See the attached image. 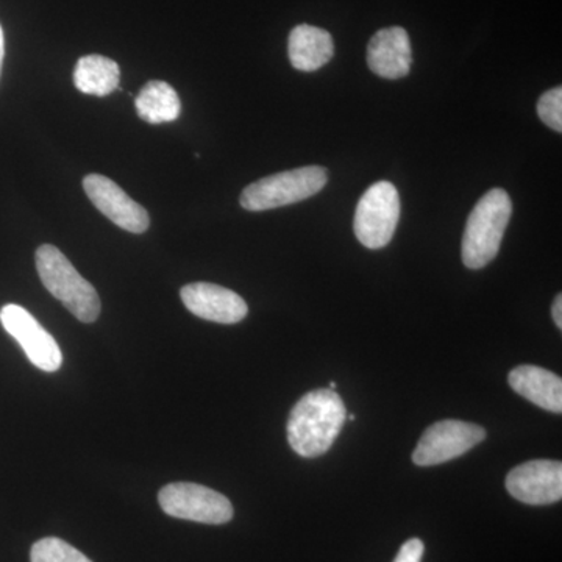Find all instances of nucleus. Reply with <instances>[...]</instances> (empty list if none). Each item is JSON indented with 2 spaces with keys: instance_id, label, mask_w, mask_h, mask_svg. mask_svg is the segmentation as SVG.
<instances>
[{
  "instance_id": "nucleus-1",
  "label": "nucleus",
  "mask_w": 562,
  "mask_h": 562,
  "mask_svg": "<svg viewBox=\"0 0 562 562\" xmlns=\"http://www.w3.org/2000/svg\"><path fill=\"white\" fill-rule=\"evenodd\" d=\"M347 420L341 395L331 390H316L303 395L288 420V441L303 458L327 453Z\"/></svg>"
},
{
  "instance_id": "nucleus-2",
  "label": "nucleus",
  "mask_w": 562,
  "mask_h": 562,
  "mask_svg": "<svg viewBox=\"0 0 562 562\" xmlns=\"http://www.w3.org/2000/svg\"><path fill=\"white\" fill-rule=\"evenodd\" d=\"M512 214V199L502 188H494L476 202L462 236L465 268L482 269L497 257Z\"/></svg>"
},
{
  "instance_id": "nucleus-3",
  "label": "nucleus",
  "mask_w": 562,
  "mask_h": 562,
  "mask_svg": "<svg viewBox=\"0 0 562 562\" xmlns=\"http://www.w3.org/2000/svg\"><path fill=\"white\" fill-rule=\"evenodd\" d=\"M36 269L46 290L83 324H92L101 314V299L72 262L50 244L36 250Z\"/></svg>"
},
{
  "instance_id": "nucleus-4",
  "label": "nucleus",
  "mask_w": 562,
  "mask_h": 562,
  "mask_svg": "<svg viewBox=\"0 0 562 562\" xmlns=\"http://www.w3.org/2000/svg\"><path fill=\"white\" fill-rule=\"evenodd\" d=\"M328 181V171L321 166L292 169L273 173L255 181L243 191L241 206L247 211H268L292 205L313 198L324 190Z\"/></svg>"
},
{
  "instance_id": "nucleus-5",
  "label": "nucleus",
  "mask_w": 562,
  "mask_h": 562,
  "mask_svg": "<svg viewBox=\"0 0 562 562\" xmlns=\"http://www.w3.org/2000/svg\"><path fill=\"white\" fill-rule=\"evenodd\" d=\"M401 195L390 181H379L366 190L355 211L353 231L368 249H383L391 243L401 220Z\"/></svg>"
},
{
  "instance_id": "nucleus-6",
  "label": "nucleus",
  "mask_w": 562,
  "mask_h": 562,
  "mask_svg": "<svg viewBox=\"0 0 562 562\" xmlns=\"http://www.w3.org/2000/svg\"><path fill=\"white\" fill-rule=\"evenodd\" d=\"M162 512L176 519L222 525L233 519V506L225 495L194 483H172L158 494Z\"/></svg>"
},
{
  "instance_id": "nucleus-7",
  "label": "nucleus",
  "mask_w": 562,
  "mask_h": 562,
  "mask_svg": "<svg viewBox=\"0 0 562 562\" xmlns=\"http://www.w3.org/2000/svg\"><path fill=\"white\" fill-rule=\"evenodd\" d=\"M484 439L486 431L479 425L461 420L436 422L422 435L413 461L420 468L442 464L468 453Z\"/></svg>"
},
{
  "instance_id": "nucleus-8",
  "label": "nucleus",
  "mask_w": 562,
  "mask_h": 562,
  "mask_svg": "<svg viewBox=\"0 0 562 562\" xmlns=\"http://www.w3.org/2000/svg\"><path fill=\"white\" fill-rule=\"evenodd\" d=\"M3 328L20 342L33 366L44 372H57L63 364V353L54 336L49 335L27 310L20 305L0 310Z\"/></svg>"
},
{
  "instance_id": "nucleus-9",
  "label": "nucleus",
  "mask_w": 562,
  "mask_h": 562,
  "mask_svg": "<svg viewBox=\"0 0 562 562\" xmlns=\"http://www.w3.org/2000/svg\"><path fill=\"white\" fill-rule=\"evenodd\" d=\"M83 190L95 209L117 227L136 235L149 228L150 217L146 209L133 201L131 195L109 177L90 173L83 179Z\"/></svg>"
},
{
  "instance_id": "nucleus-10",
  "label": "nucleus",
  "mask_w": 562,
  "mask_h": 562,
  "mask_svg": "<svg viewBox=\"0 0 562 562\" xmlns=\"http://www.w3.org/2000/svg\"><path fill=\"white\" fill-rule=\"evenodd\" d=\"M506 490L527 505H552L562 498V464L538 460L517 465L506 476Z\"/></svg>"
},
{
  "instance_id": "nucleus-11",
  "label": "nucleus",
  "mask_w": 562,
  "mask_h": 562,
  "mask_svg": "<svg viewBox=\"0 0 562 562\" xmlns=\"http://www.w3.org/2000/svg\"><path fill=\"white\" fill-rule=\"evenodd\" d=\"M181 301L194 316L216 324H238L249 313L241 295L211 283H191L181 288Z\"/></svg>"
},
{
  "instance_id": "nucleus-12",
  "label": "nucleus",
  "mask_w": 562,
  "mask_h": 562,
  "mask_svg": "<svg viewBox=\"0 0 562 562\" xmlns=\"http://www.w3.org/2000/svg\"><path fill=\"white\" fill-rule=\"evenodd\" d=\"M412 63V43H409V36L405 29H383L369 41V69L382 79H403L408 76Z\"/></svg>"
},
{
  "instance_id": "nucleus-13",
  "label": "nucleus",
  "mask_w": 562,
  "mask_h": 562,
  "mask_svg": "<svg viewBox=\"0 0 562 562\" xmlns=\"http://www.w3.org/2000/svg\"><path fill=\"white\" fill-rule=\"evenodd\" d=\"M508 382L517 394L535 403L539 408L561 414L562 380L557 373L539 366H519L509 373Z\"/></svg>"
},
{
  "instance_id": "nucleus-14",
  "label": "nucleus",
  "mask_w": 562,
  "mask_h": 562,
  "mask_svg": "<svg viewBox=\"0 0 562 562\" xmlns=\"http://www.w3.org/2000/svg\"><path fill=\"white\" fill-rule=\"evenodd\" d=\"M288 54L292 68L302 72H314L327 65L335 55L330 33L310 24L292 29L288 40Z\"/></svg>"
},
{
  "instance_id": "nucleus-15",
  "label": "nucleus",
  "mask_w": 562,
  "mask_h": 562,
  "mask_svg": "<svg viewBox=\"0 0 562 562\" xmlns=\"http://www.w3.org/2000/svg\"><path fill=\"white\" fill-rule=\"evenodd\" d=\"M120 66L103 55H87L77 61L74 85L83 94L109 95L120 88Z\"/></svg>"
},
{
  "instance_id": "nucleus-16",
  "label": "nucleus",
  "mask_w": 562,
  "mask_h": 562,
  "mask_svg": "<svg viewBox=\"0 0 562 562\" xmlns=\"http://www.w3.org/2000/svg\"><path fill=\"white\" fill-rule=\"evenodd\" d=\"M136 113L149 124H166L179 120L181 103L179 94L166 81L151 80L144 85L135 99Z\"/></svg>"
},
{
  "instance_id": "nucleus-17",
  "label": "nucleus",
  "mask_w": 562,
  "mask_h": 562,
  "mask_svg": "<svg viewBox=\"0 0 562 562\" xmlns=\"http://www.w3.org/2000/svg\"><path fill=\"white\" fill-rule=\"evenodd\" d=\"M32 562H92L79 550L58 538H44L33 543Z\"/></svg>"
},
{
  "instance_id": "nucleus-18",
  "label": "nucleus",
  "mask_w": 562,
  "mask_h": 562,
  "mask_svg": "<svg viewBox=\"0 0 562 562\" xmlns=\"http://www.w3.org/2000/svg\"><path fill=\"white\" fill-rule=\"evenodd\" d=\"M539 120L552 128V131L562 132V88H553L541 95L538 102Z\"/></svg>"
},
{
  "instance_id": "nucleus-19",
  "label": "nucleus",
  "mask_w": 562,
  "mask_h": 562,
  "mask_svg": "<svg viewBox=\"0 0 562 562\" xmlns=\"http://www.w3.org/2000/svg\"><path fill=\"white\" fill-rule=\"evenodd\" d=\"M424 550V542L420 539H409V541L403 543L394 562H420Z\"/></svg>"
},
{
  "instance_id": "nucleus-20",
  "label": "nucleus",
  "mask_w": 562,
  "mask_h": 562,
  "mask_svg": "<svg viewBox=\"0 0 562 562\" xmlns=\"http://www.w3.org/2000/svg\"><path fill=\"white\" fill-rule=\"evenodd\" d=\"M552 316L554 324H557V327L562 328V297L561 294L557 295V299H554L553 306H552Z\"/></svg>"
},
{
  "instance_id": "nucleus-21",
  "label": "nucleus",
  "mask_w": 562,
  "mask_h": 562,
  "mask_svg": "<svg viewBox=\"0 0 562 562\" xmlns=\"http://www.w3.org/2000/svg\"><path fill=\"white\" fill-rule=\"evenodd\" d=\"M3 57H5V38H3L2 25H0V74H2Z\"/></svg>"
},
{
  "instance_id": "nucleus-22",
  "label": "nucleus",
  "mask_w": 562,
  "mask_h": 562,
  "mask_svg": "<svg viewBox=\"0 0 562 562\" xmlns=\"http://www.w3.org/2000/svg\"><path fill=\"white\" fill-rule=\"evenodd\" d=\"M335 387H336V383H335V382H331V383H330V387H328V390L335 391Z\"/></svg>"
},
{
  "instance_id": "nucleus-23",
  "label": "nucleus",
  "mask_w": 562,
  "mask_h": 562,
  "mask_svg": "<svg viewBox=\"0 0 562 562\" xmlns=\"http://www.w3.org/2000/svg\"><path fill=\"white\" fill-rule=\"evenodd\" d=\"M347 419H349V420H355V416H353V414H349V416H347Z\"/></svg>"
}]
</instances>
